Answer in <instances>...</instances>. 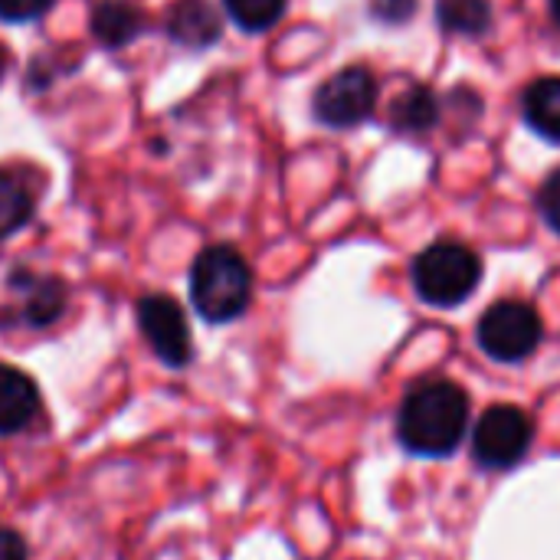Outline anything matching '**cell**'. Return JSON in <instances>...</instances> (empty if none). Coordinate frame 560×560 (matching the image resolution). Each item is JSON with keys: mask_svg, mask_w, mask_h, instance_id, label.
<instances>
[{"mask_svg": "<svg viewBox=\"0 0 560 560\" xmlns=\"http://www.w3.org/2000/svg\"><path fill=\"white\" fill-rule=\"evenodd\" d=\"M39 413V387L30 374L0 364V436L26 430Z\"/></svg>", "mask_w": 560, "mask_h": 560, "instance_id": "cell-8", "label": "cell"}, {"mask_svg": "<svg viewBox=\"0 0 560 560\" xmlns=\"http://www.w3.org/2000/svg\"><path fill=\"white\" fill-rule=\"evenodd\" d=\"M253 295V272L233 246H210L190 269V302L210 325L240 318Z\"/></svg>", "mask_w": 560, "mask_h": 560, "instance_id": "cell-2", "label": "cell"}, {"mask_svg": "<svg viewBox=\"0 0 560 560\" xmlns=\"http://www.w3.org/2000/svg\"><path fill=\"white\" fill-rule=\"evenodd\" d=\"M0 560H26L23 538L10 528H0Z\"/></svg>", "mask_w": 560, "mask_h": 560, "instance_id": "cell-20", "label": "cell"}, {"mask_svg": "<svg viewBox=\"0 0 560 560\" xmlns=\"http://www.w3.org/2000/svg\"><path fill=\"white\" fill-rule=\"evenodd\" d=\"M522 108H525V121L532 125V131L560 144V75H545L532 82Z\"/></svg>", "mask_w": 560, "mask_h": 560, "instance_id": "cell-12", "label": "cell"}, {"mask_svg": "<svg viewBox=\"0 0 560 560\" xmlns=\"http://www.w3.org/2000/svg\"><path fill=\"white\" fill-rule=\"evenodd\" d=\"M3 72H7V49L0 46V82H3Z\"/></svg>", "mask_w": 560, "mask_h": 560, "instance_id": "cell-21", "label": "cell"}, {"mask_svg": "<svg viewBox=\"0 0 560 560\" xmlns=\"http://www.w3.org/2000/svg\"><path fill=\"white\" fill-rule=\"evenodd\" d=\"M538 203H541V213H545V220L551 223V230H558L560 233V171H555V174L548 177V184L541 187Z\"/></svg>", "mask_w": 560, "mask_h": 560, "instance_id": "cell-19", "label": "cell"}, {"mask_svg": "<svg viewBox=\"0 0 560 560\" xmlns=\"http://www.w3.org/2000/svg\"><path fill=\"white\" fill-rule=\"evenodd\" d=\"M223 7L246 33H262L276 26L285 13V0H223Z\"/></svg>", "mask_w": 560, "mask_h": 560, "instance_id": "cell-16", "label": "cell"}, {"mask_svg": "<svg viewBox=\"0 0 560 560\" xmlns=\"http://www.w3.org/2000/svg\"><path fill=\"white\" fill-rule=\"evenodd\" d=\"M144 30V13L125 0H102L92 10V33L102 46L118 49Z\"/></svg>", "mask_w": 560, "mask_h": 560, "instance_id": "cell-10", "label": "cell"}, {"mask_svg": "<svg viewBox=\"0 0 560 560\" xmlns=\"http://www.w3.org/2000/svg\"><path fill=\"white\" fill-rule=\"evenodd\" d=\"M440 118V102L436 95L427 89V85H407L394 105H390V125L400 131V135H423L436 125Z\"/></svg>", "mask_w": 560, "mask_h": 560, "instance_id": "cell-13", "label": "cell"}, {"mask_svg": "<svg viewBox=\"0 0 560 560\" xmlns=\"http://www.w3.org/2000/svg\"><path fill=\"white\" fill-rule=\"evenodd\" d=\"M551 13H555V20L560 23V0H551Z\"/></svg>", "mask_w": 560, "mask_h": 560, "instance_id": "cell-22", "label": "cell"}, {"mask_svg": "<svg viewBox=\"0 0 560 560\" xmlns=\"http://www.w3.org/2000/svg\"><path fill=\"white\" fill-rule=\"evenodd\" d=\"M413 13H417V0H371V16L387 26H400L413 20Z\"/></svg>", "mask_w": 560, "mask_h": 560, "instance_id": "cell-17", "label": "cell"}, {"mask_svg": "<svg viewBox=\"0 0 560 560\" xmlns=\"http://www.w3.org/2000/svg\"><path fill=\"white\" fill-rule=\"evenodd\" d=\"M482 279L479 256L463 243H433L413 259V289L423 302L436 308H453L466 302Z\"/></svg>", "mask_w": 560, "mask_h": 560, "instance_id": "cell-3", "label": "cell"}, {"mask_svg": "<svg viewBox=\"0 0 560 560\" xmlns=\"http://www.w3.org/2000/svg\"><path fill=\"white\" fill-rule=\"evenodd\" d=\"M532 440V417L512 404H495L479 417L472 430V456L486 469H512L528 456Z\"/></svg>", "mask_w": 560, "mask_h": 560, "instance_id": "cell-5", "label": "cell"}, {"mask_svg": "<svg viewBox=\"0 0 560 560\" xmlns=\"http://www.w3.org/2000/svg\"><path fill=\"white\" fill-rule=\"evenodd\" d=\"M52 0H0V20L7 23H26L49 10Z\"/></svg>", "mask_w": 560, "mask_h": 560, "instance_id": "cell-18", "label": "cell"}, {"mask_svg": "<svg viewBox=\"0 0 560 560\" xmlns=\"http://www.w3.org/2000/svg\"><path fill=\"white\" fill-rule=\"evenodd\" d=\"M23 282V305H20V318L30 325V328H46L52 325L62 312H66V285L52 276H43V279H20Z\"/></svg>", "mask_w": 560, "mask_h": 560, "instance_id": "cell-11", "label": "cell"}, {"mask_svg": "<svg viewBox=\"0 0 560 560\" xmlns=\"http://www.w3.org/2000/svg\"><path fill=\"white\" fill-rule=\"evenodd\" d=\"M315 118L328 128H354L374 115L377 105V82L371 69L364 66H348L335 72L328 82L318 85L315 92Z\"/></svg>", "mask_w": 560, "mask_h": 560, "instance_id": "cell-6", "label": "cell"}, {"mask_svg": "<svg viewBox=\"0 0 560 560\" xmlns=\"http://www.w3.org/2000/svg\"><path fill=\"white\" fill-rule=\"evenodd\" d=\"M167 33L187 49H207L220 39V16L207 0H177L167 10Z\"/></svg>", "mask_w": 560, "mask_h": 560, "instance_id": "cell-9", "label": "cell"}, {"mask_svg": "<svg viewBox=\"0 0 560 560\" xmlns=\"http://www.w3.org/2000/svg\"><path fill=\"white\" fill-rule=\"evenodd\" d=\"M469 423V397L453 381H420L400 404L397 436L413 456L443 459L456 453Z\"/></svg>", "mask_w": 560, "mask_h": 560, "instance_id": "cell-1", "label": "cell"}, {"mask_svg": "<svg viewBox=\"0 0 560 560\" xmlns=\"http://www.w3.org/2000/svg\"><path fill=\"white\" fill-rule=\"evenodd\" d=\"M545 338L541 315L528 302H495L479 322V348L499 364H518L535 354Z\"/></svg>", "mask_w": 560, "mask_h": 560, "instance_id": "cell-4", "label": "cell"}, {"mask_svg": "<svg viewBox=\"0 0 560 560\" xmlns=\"http://www.w3.org/2000/svg\"><path fill=\"white\" fill-rule=\"evenodd\" d=\"M138 325L158 361L167 368H187L194 358L190 325L184 318V308L171 295H144L138 302Z\"/></svg>", "mask_w": 560, "mask_h": 560, "instance_id": "cell-7", "label": "cell"}, {"mask_svg": "<svg viewBox=\"0 0 560 560\" xmlns=\"http://www.w3.org/2000/svg\"><path fill=\"white\" fill-rule=\"evenodd\" d=\"M440 23L459 36H479L492 26L489 0H440Z\"/></svg>", "mask_w": 560, "mask_h": 560, "instance_id": "cell-15", "label": "cell"}, {"mask_svg": "<svg viewBox=\"0 0 560 560\" xmlns=\"http://www.w3.org/2000/svg\"><path fill=\"white\" fill-rule=\"evenodd\" d=\"M33 213V194L26 180L7 167H0V240L13 236Z\"/></svg>", "mask_w": 560, "mask_h": 560, "instance_id": "cell-14", "label": "cell"}]
</instances>
